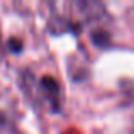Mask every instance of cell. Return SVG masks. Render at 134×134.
<instances>
[{
    "mask_svg": "<svg viewBox=\"0 0 134 134\" xmlns=\"http://www.w3.org/2000/svg\"><path fill=\"white\" fill-rule=\"evenodd\" d=\"M41 87L44 88V92L49 95V97H53V98L58 97L59 87H58V83H56L54 78H51V76H44V78L41 80Z\"/></svg>",
    "mask_w": 134,
    "mask_h": 134,
    "instance_id": "cell-1",
    "label": "cell"
},
{
    "mask_svg": "<svg viewBox=\"0 0 134 134\" xmlns=\"http://www.w3.org/2000/svg\"><path fill=\"white\" fill-rule=\"evenodd\" d=\"M92 39H93V43L97 44V46H104V44H107L109 43V36L105 32H100V31H95L93 34H92Z\"/></svg>",
    "mask_w": 134,
    "mask_h": 134,
    "instance_id": "cell-2",
    "label": "cell"
},
{
    "mask_svg": "<svg viewBox=\"0 0 134 134\" xmlns=\"http://www.w3.org/2000/svg\"><path fill=\"white\" fill-rule=\"evenodd\" d=\"M9 49L14 53V54H17V53L22 51V43H20L19 39H14V37H12V39L9 41Z\"/></svg>",
    "mask_w": 134,
    "mask_h": 134,
    "instance_id": "cell-3",
    "label": "cell"
},
{
    "mask_svg": "<svg viewBox=\"0 0 134 134\" xmlns=\"http://www.w3.org/2000/svg\"><path fill=\"white\" fill-rule=\"evenodd\" d=\"M132 134H134V131H132Z\"/></svg>",
    "mask_w": 134,
    "mask_h": 134,
    "instance_id": "cell-4",
    "label": "cell"
}]
</instances>
